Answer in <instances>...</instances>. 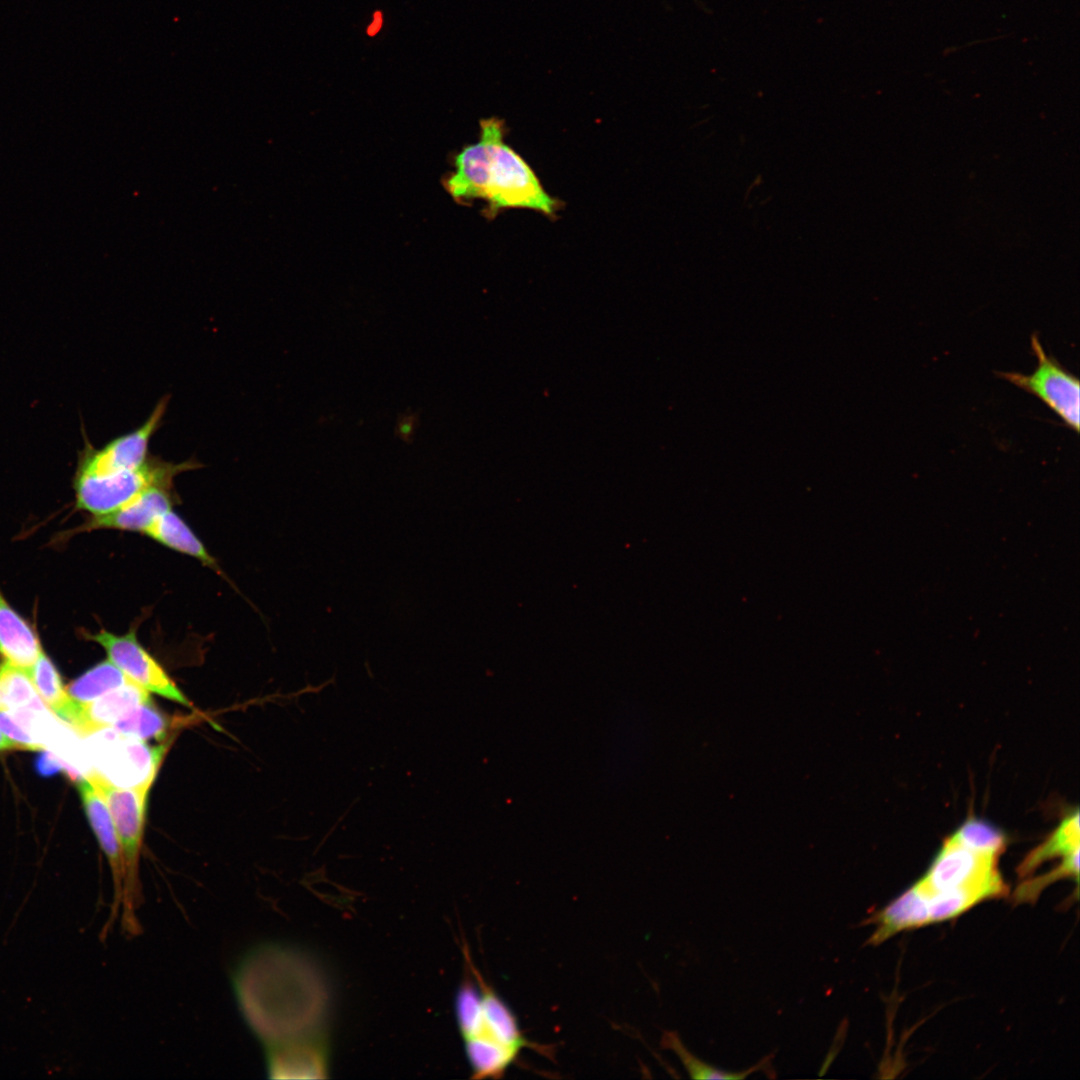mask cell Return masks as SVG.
I'll return each mask as SVG.
<instances>
[{
    "mask_svg": "<svg viewBox=\"0 0 1080 1080\" xmlns=\"http://www.w3.org/2000/svg\"><path fill=\"white\" fill-rule=\"evenodd\" d=\"M129 682L132 681L107 659L71 682L66 691L71 701L87 704Z\"/></svg>",
    "mask_w": 1080,
    "mask_h": 1080,
    "instance_id": "d6986e66",
    "label": "cell"
},
{
    "mask_svg": "<svg viewBox=\"0 0 1080 1080\" xmlns=\"http://www.w3.org/2000/svg\"><path fill=\"white\" fill-rule=\"evenodd\" d=\"M169 727L170 719L152 701L128 711L111 726L121 734L140 740H161L166 737Z\"/></svg>",
    "mask_w": 1080,
    "mask_h": 1080,
    "instance_id": "44dd1931",
    "label": "cell"
},
{
    "mask_svg": "<svg viewBox=\"0 0 1080 1080\" xmlns=\"http://www.w3.org/2000/svg\"><path fill=\"white\" fill-rule=\"evenodd\" d=\"M418 423L416 414L407 413L399 417L396 432L401 440L410 442Z\"/></svg>",
    "mask_w": 1080,
    "mask_h": 1080,
    "instance_id": "d4e9b609",
    "label": "cell"
},
{
    "mask_svg": "<svg viewBox=\"0 0 1080 1080\" xmlns=\"http://www.w3.org/2000/svg\"><path fill=\"white\" fill-rule=\"evenodd\" d=\"M232 986L244 1020L263 1044L327 1030V978L298 948L255 946L236 966Z\"/></svg>",
    "mask_w": 1080,
    "mask_h": 1080,
    "instance_id": "6da1fadb",
    "label": "cell"
},
{
    "mask_svg": "<svg viewBox=\"0 0 1080 1080\" xmlns=\"http://www.w3.org/2000/svg\"><path fill=\"white\" fill-rule=\"evenodd\" d=\"M150 701L148 690L129 682L87 704L69 699L57 716L77 733L87 736L111 727L122 715Z\"/></svg>",
    "mask_w": 1080,
    "mask_h": 1080,
    "instance_id": "7c38bea8",
    "label": "cell"
},
{
    "mask_svg": "<svg viewBox=\"0 0 1080 1080\" xmlns=\"http://www.w3.org/2000/svg\"><path fill=\"white\" fill-rule=\"evenodd\" d=\"M168 402L169 396L161 398L144 423L101 448H95L85 440L76 472L102 474L142 467L151 457L149 443L162 424Z\"/></svg>",
    "mask_w": 1080,
    "mask_h": 1080,
    "instance_id": "30bf717a",
    "label": "cell"
},
{
    "mask_svg": "<svg viewBox=\"0 0 1080 1080\" xmlns=\"http://www.w3.org/2000/svg\"><path fill=\"white\" fill-rule=\"evenodd\" d=\"M1031 348L1037 359V366L1032 374L1019 372H997L996 374L1039 398L1068 428L1079 433V379L1063 367L1056 358L1047 355L1036 334L1031 336Z\"/></svg>",
    "mask_w": 1080,
    "mask_h": 1080,
    "instance_id": "52a82bcc",
    "label": "cell"
},
{
    "mask_svg": "<svg viewBox=\"0 0 1080 1080\" xmlns=\"http://www.w3.org/2000/svg\"><path fill=\"white\" fill-rule=\"evenodd\" d=\"M105 650L108 659L132 682L167 700L191 708L189 699L178 688L163 667L142 646L136 633L117 635L107 630L88 634Z\"/></svg>",
    "mask_w": 1080,
    "mask_h": 1080,
    "instance_id": "9c48e42d",
    "label": "cell"
},
{
    "mask_svg": "<svg viewBox=\"0 0 1080 1080\" xmlns=\"http://www.w3.org/2000/svg\"><path fill=\"white\" fill-rule=\"evenodd\" d=\"M199 467L200 463L193 458L172 463L151 455L142 467L134 470L102 474L76 472V506L93 516L107 514L150 487H172L178 474Z\"/></svg>",
    "mask_w": 1080,
    "mask_h": 1080,
    "instance_id": "8992f818",
    "label": "cell"
},
{
    "mask_svg": "<svg viewBox=\"0 0 1080 1080\" xmlns=\"http://www.w3.org/2000/svg\"><path fill=\"white\" fill-rule=\"evenodd\" d=\"M951 836L977 851L1002 854L1006 847V839L998 829L975 818L965 821Z\"/></svg>",
    "mask_w": 1080,
    "mask_h": 1080,
    "instance_id": "603a6c76",
    "label": "cell"
},
{
    "mask_svg": "<svg viewBox=\"0 0 1080 1080\" xmlns=\"http://www.w3.org/2000/svg\"><path fill=\"white\" fill-rule=\"evenodd\" d=\"M1000 856L971 849L952 836L945 839L927 873L911 887L926 908L929 924L1005 896L1008 887L998 868Z\"/></svg>",
    "mask_w": 1080,
    "mask_h": 1080,
    "instance_id": "277c9868",
    "label": "cell"
},
{
    "mask_svg": "<svg viewBox=\"0 0 1080 1080\" xmlns=\"http://www.w3.org/2000/svg\"><path fill=\"white\" fill-rule=\"evenodd\" d=\"M466 973L457 989L455 1015L475 1079L502 1078L524 1049L546 1050L529 1041L509 1006L463 950Z\"/></svg>",
    "mask_w": 1080,
    "mask_h": 1080,
    "instance_id": "3957f363",
    "label": "cell"
},
{
    "mask_svg": "<svg viewBox=\"0 0 1080 1080\" xmlns=\"http://www.w3.org/2000/svg\"><path fill=\"white\" fill-rule=\"evenodd\" d=\"M159 544L215 568V559L187 523L172 509L160 515L144 532Z\"/></svg>",
    "mask_w": 1080,
    "mask_h": 1080,
    "instance_id": "2e32d148",
    "label": "cell"
},
{
    "mask_svg": "<svg viewBox=\"0 0 1080 1080\" xmlns=\"http://www.w3.org/2000/svg\"><path fill=\"white\" fill-rule=\"evenodd\" d=\"M62 766L63 762L61 760H57V758L49 752H44L43 754H41L36 763V768L38 772L46 776L62 770Z\"/></svg>",
    "mask_w": 1080,
    "mask_h": 1080,
    "instance_id": "484cf974",
    "label": "cell"
},
{
    "mask_svg": "<svg viewBox=\"0 0 1080 1080\" xmlns=\"http://www.w3.org/2000/svg\"><path fill=\"white\" fill-rule=\"evenodd\" d=\"M18 710L46 711L26 670L8 664H0V712Z\"/></svg>",
    "mask_w": 1080,
    "mask_h": 1080,
    "instance_id": "ac0fdd59",
    "label": "cell"
},
{
    "mask_svg": "<svg viewBox=\"0 0 1080 1080\" xmlns=\"http://www.w3.org/2000/svg\"><path fill=\"white\" fill-rule=\"evenodd\" d=\"M106 729L98 749L101 772H97L118 787H152L169 743L151 746L111 727Z\"/></svg>",
    "mask_w": 1080,
    "mask_h": 1080,
    "instance_id": "ba28073f",
    "label": "cell"
},
{
    "mask_svg": "<svg viewBox=\"0 0 1080 1080\" xmlns=\"http://www.w3.org/2000/svg\"><path fill=\"white\" fill-rule=\"evenodd\" d=\"M168 486L150 487L118 509L93 516L86 528H105L144 534L160 515L172 509V496Z\"/></svg>",
    "mask_w": 1080,
    "mask_h": 1080,
    "instance_id": "5bb4252c",
    "label": "cell"
},
{
    "mask_svg": "<svg viewBox=\"0 0 1080 1080\" xmlns=\"http://www.w3.org/2000/svg\"><path fill=\"white\" fill-rule=\"evenodd\" d=\"M27 673L39 697L57 715L69 697L59 672L43 650Z\"/></svg>",
    "mask_w": 1080,
    "mask_h": 1080,
    "instance_id": "7402d4cb",
    "label": "cell"
},
{
    "mask_svg": "<svg viewBox=\"0 0 1080 1080\" xmlns=\"http://www.w3.org/2000/svg\"><path fill=\"white\" fill-rule=\"evenodd\" d=\"M1079 851V811L1076 809L1039 846L1030 851L1018 867L1021 877L1031 875L1044 862L1065 858Z\"/></svg>",
    "mask_w": 1080,
    "mask_h": 1080,
    "instance_id": "e0dca14e",
    "label": "cell"
},
{
    "mask_svg": "<svg viewBox=\"0 0 1080 1080\" xmlns=\"http://www.w3.org/2000/svg\"><path fill=\"white\" fill-rule=\"evenodd\" d=\"M0 730L16 744L17 749L36 751L44 749L43 743L9 712H0Z\"/></svg>",
    "mask_w": 1080,
    "mask_h": 1080,
    "instance_id": "cb8c5ba5",
    "label": "cell"
},
{
    "mask_svg": "<svg viewBox=\"0 0 1080 1080\" xmlns=\"http://www.w3.org/2000/svg\"><path fill=\"white\" fill-rule=\"evenodd\" d=\"M383 24V14L380 10H376L373 13V20L366 28V34L368 36H375L381 30Z\"/></svg>",
    "mask_w": 1080,
    "mask_h": 1080,
    "instance_id": "4316f807",
    "label": "cell"
},
{
    "mask_svg": "<svg viewBox=\"0 0 1080 1080\" xmlns=\"http://www.w3.org/2000/svg\"><path fill=\"white\" fill-rule=\"evenodd\" d=\"M661 1045L677 1055L693 1079H744L755 1072L765 1070V1067L770 1066L772 1059L769 1055L745 1070L729 1071L710 1065L692 1054L676 1032L665 1031L661 1038Z\"/></svg>",
    "mask_w": 1080,
    "mask_h": 1080,
    "instance_id": "ffe728a7",
    "label": "cell"
},
{
    "mask_svg": "<svg viewBox=\"0 0 1080 1080\" xmlns=\"http://www.w3.org/2000/svg\"><path fill=\"white\" fill-rule=\"evenodd\" d=\"M264 1045L269 1078H327L330 1058L327 1030Z\"/></svg>",
    "mask_w": 1080,
    "mask_h": 1080,
    "instance_id": "8fae6325",
    "label": "cell"
},
{
    "mask_svg": "<svg viewBox=\"0 0 1080 1080\" xmlns=\"http://www.w3.org/2000/svg\"><path fill=\"white\" fill-rule=\"evenodd\" d=\"M87 776L109 809L122 849L124 882L121 926L127 936H137L142 928L136 914L143 901L139 863L151 786L118 787L97 771H90Z\"/></svg>",
    "mask_w": 1080,
    "mask_h": 1080,
    "instance_id": "5b68a950",
    "label": "cell"
},
{
    "mask_svg": "<svg viewBox=\"0 0 1080 1080\" xmlns=\"http://www.w3.org/2000/svg\"><path fill=\"white\" fill-rule=\"evenodd\" d=\"M17 749L16 744L0 730V751Z\"/></svg>",
    "mask_w": 1080,
    "mask_h": 1080,
    "instance_id": "83f0119b",
    "label": "cell"
},
{
    "mask_svg": "<svg viewBox=\"0 0 1080 1080\" xmlns=\"http://www.w3.org/2000/svg\"><path fill=\"white\" fill-rule=\"evenodd\" d=\"M77 786L90 826L107 858L112 873L113 900L110 917L103 929L105 934L109 927L113 926L114 922L117 920L122 905L124 882L123 854L111 814L104 800L99 796L87 778L83 777L77 783Z\"/></svg>",
    "mask_w": 1080,
    "mask_h": 1080,
    "instance_id": "4fadbf2b",
    "label": "cell"
},
{
    "mask_svg": "<svg viewBox=\"0 0 1080 1080\" xmlns=\"http://www.w3.org/2000/svg\"><path fill=\"white\" fill-rule=\"evenodd\" d=\"M42 651L29 624L7 603L0 591V656L8 664L29 670Z\"/></svg>",
    "mask_w": 1080,
    "mask_h": 1080,
    "instance_id": "9a60e30c",
    "label": "cell"
},
{
    "mask_svg": "<svg viewBox=\"0 0 1080 1080\" xmlns=\"http://www.w3.org/2000/svg\"><path fill=\"white\" fill-rule=\"evenodd\" d=\"M480 139L455 157V171L445 182L457 201L488 203V215L505 208H525L553 216L559 202L542 187L525 160L504 141V121H480Z\"/></svg>",
    "mask_w": 1080,
    "mask_h": 1080,
    "instance_id": "7a4b0ae2",
    "label": "cell"
}]
</instances>
